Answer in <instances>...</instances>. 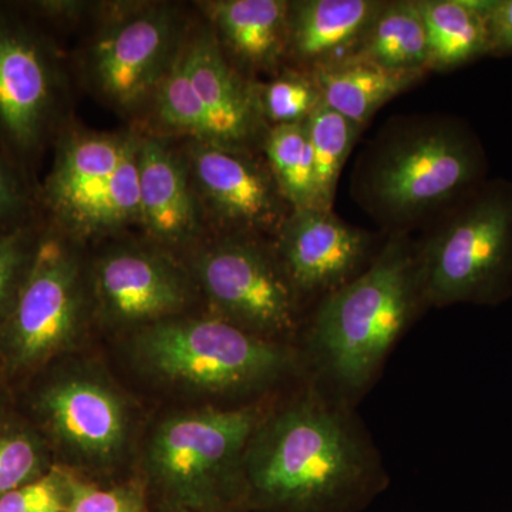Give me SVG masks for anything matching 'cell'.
<instances>
[{
    "label": "cell",
    "mask_w": 512,
    "mask_h": 512,
    "mask_svg": "<svg viewBox=\"0 0 512 512\" xmlns=\"http://www.w3.org/2000/svg\"><path fill=\"white\" fill-rule=\"evenodd\" d=\"M480 143L448 117L396 119L363 151L352 190L379 224L404 229L444 210L484 173Z\"/></svg>",
    "instance_id": "1"
},
{
    "label": "cell",
    "mask_w": 512,
    "mask_h": 512,
    "mask_svg": "<svg viewBox=\"0 0 512 512\" xmlns=\"http://www.w3.org/2000/svg\"><path fill=\"white\" fill-rule=\"evenodd\" d=\"M421 298L419 258L397 234L355 281L330 293L313 338L333 376L349 387L372 377Z\"/></svg>",
    "instance_id": "2"
},
{
    "label": "cell",
    "mask_w": 512,
    "mask_h": 512,
    "mask_svg": "<svg viewBox=\"0 0 512 512\" xmlns=\"http://www.w3.org/2000/svg\"><path fill=\"white\" fill-rule=\"evenodd\" d=\"M362 476L359 451L338 417L301 404L278 417L249 473L259 503L285 512H346Z\"/></svg>",
    "instance_id": "3"
},
{
    "label": "cell",
    "mask_w": 512,
    "mask_h": 512,
    "mask_svg": "<svg viewBox=\"0 0 512 512\" xmlns=\"http://www.w3.org/2000/svg\"><path fill=\"white\" fill-rule=\"evenodd\" d=\"M512 264V187L478 191L451 212L419 256L421 296L436 305L481 301Z\"/></svg>",
    "instance_id": "4"
},
{
    "label": "cell",
    "mask_w": 512,
    "mask_h": 512,
    "mask_svg": "<svg viewBox=\"0 0 512 512\" xmlns=\"http://www.w3.org/2000/svg\"><path fill=\"white\" fill-rule=\"evenodd\" d=\"M138 348L161 375L208 390L264 382L286 362L272 343L221 319L165 320L143 332Z\"/></svg>",
    "instance_id": "5"
},
{
    "label": "cell",
    "mask_w": 512,
    "mask_h": 512,
    "mask_svg": "<svg viewBox=\"0 0 512 512\" xmlns=\"http://www.w3.org/2000/svg\"><path fill=\"white\" fill-rule=\"evenodd\" d=\"M252 410L200 412L165 421L150 448V468L165 503L180 512H212L221 481L255 427Z\"/></svg>",
    "instance_id": "6"
},
{
    "label": "cell",
    "mask_w": 512,
    "mask_h": 512,
    "mask_svg": "<svg viewBox=\"0 0 512 512\" xmlns=\"http://www.w3.org/2000/svg\"><path fill=\"white\" fill-rule=\"evenodd\" d=\"M79 313L76 259L62 238L42 232L18 298L0 330V362L6 372L28 373L46 365L72 340Z\"/></svg>",
    "instance_id": "7"
},
{
    "label": "cell",
    "mask_w": 512,
    "mask_h": 512,
    "mask_svg": "<svg viewBox=\"0 0 512 512\" xmlns=\"http://www.w3.org/2000/svg\"><path fill=\"white\" fill-rule=\"evenodd\" d=\"M37 19L0 6V146L22 164L35 156L55 116L57 66Z\"/></svg>",
    "instance_id": "8"
},
{
    "label": "cell",
    "mask_w": 512,
    "mask_h": 512,
    "mask_svg": "<svg viewBox=\"0 0 512 512\" xmlns=\"http://www.w3.org/2000/svg\"><path fill=\"white\" fill-rule=\"evenodd\" d=\"M178 18L170 8L126 13L94 43L92 74L111 103L130 109L153 97L181 43Z\"/></svg>",
    "instance_id": "9"
},
{
    "label": "cell",
    "mask_w": 512,
    "mask_h": 512,
    "mask_svg": "<svg viewBox=\"0 0 512 512\" xmlns=\"http://www.w3.org/2000/svg\"><path fill=\"white\" fill-rule=\"evenodd\" d=\"M198 276L208 298L235 325L262 333L291 328V279L251 242L225 241L201 255Z\"/></svg>",
    "instance_id": "10"
},
{
    "label": "cell",
    "mask_w": 512,
    "mask_h": 512,
    "mask_svg": "<svg viewBox=\"0 0 512 512\" xmlns=\"http://www.w3.org/2000/svg\"><path fill=\"white\" fill-rule=\"evenodd\" d=\"M188 170L198 201L228 227L239 231L274 229L278 234L293 210L269 167L254 160L248 151L194 140Z\"/></svg>",
    "instance_id": "11"
},
{
    "label": "cell",
    "mask_w": 512,
    "mask_h": 512,
    "mask_svg": "<svg viewBox=\"0 0 512 512\" xmlns=\"http://www.w3.org/2000/svg\"><path fill=\"white\" fill-rule=\"evenodd\" d=\"M127 136L73 134L60 143L40 202L66 231L104 234L107 202Z\"/></svg>",
    "instance_id": "12"
},
{
    "label": "cell",
    "mask_w": 512,
    "mask_h": 512,
    "mask_svg": "<svg viewBox=\"0 0 512 512\" xmlns=\"http://www.w3.org/2000/svg\"><path fill=\"white\" fill-rule=\"evenodd\" d=\"M178 55L207 120V143L248 151L264 121L255 87L238 76L212 32L183 40Z\"/></svg>",
    "instance_id": "13"
},
{
    "label": "cell",
    "mask_w": 512,
    "mask_h": 512,
    "mask_svg": "<svg viewBox=\"0 0 512 512\" xmlns=\"http://www.w3.org/2000/svg\"><path fill=\"white\" fill-rule=\"evenodd\" d=\"M278 238L286 275L302 291L345 285L372 248L366 231L318 208L292 210Z\"/></svg>",
    "instance_id": "14"
},
{
    "label": "cell",
    "mask_w": 512,
    "mask_h": 512,
    "mask_svg": "<svg viewBox=\"0 0 512 512\" xmlns=\"http://www.w3.org/2000/svg\"><path fill=\"white\" fill-rule=\"evenodd\" d=\"M33 407L40 423L64 444L94 457L121 446L126 416L113 393L86 380H62L37 392Z\"/></svg>",
    "instance_id": "15"
},
{
    "label": "cell",
    "mask_w": 512,
    "mask_h": 512,
    "mask_svg": "<svg viewBox=\"0 0 512 512\" xmlns=\"http://www.w3.org/2000/svg\"><path fill=\"white\" fill-rule=\"evenodd\" d=\"M96 285L107 312L124 322L164 318L187 301L181 275L150 252L119 251L106 256L97 266Z\"/></svg>",
    "instance_id": "16"
},
{
    "label": "cell",
    "mask_w": 512,
    "mask_h": 512,
    "mask_svg": "<svg viewBox=\"0 0 512 512\" xmlns=\"http://www.w3.org/2000/svg\"><path fill=\"white\" fill-rule=\"evenodd\" d=\"M375 0H301L289 2L288 43L302 73L350 59L379 10Z\"/></svg>",
    "instance_id": "17"
},
{
    "label": "cell",
    "mask_w": 512,
    "mask_h": 512,
    "mask_svg": "<svg viewBox=\"0 0 512 512\" xmlns=\"http://www.w3.org/2000/svg\"><path fill=\"white\" fill-rule=\"evenodd\" d=\"M140 222L153 237L183 242L197 232L198 201L188 164L157 138H138Z\"/></svg>",
    "instance_id": "18"
},
{
    "label": "cell",
    "mask_w": 512,
    "mask_h": 512,
    "mask_svg": "<svg viewBox=\"0 0 512 512\" xmlns=\"http://www.w3.org/2000/svg\"><path fill=\"white\" fill-rule=\"evenodd\" d=\"M202 8L225 55L255 69H272L286 56L289 2L217 0Z\"/></svg>",
    "instance_id": "19"
},
{
    "label": "cell",
    "mask_w": 512,
    "mask_h": 512,
    "mask_svg": "<svg viewBox=\"0 0 512 512\" xmlns=\"http://www.w3.org/2000/svg\"><path fill=\"white\" fill-rule=\"evenodd\" d=\"M426 72H397L365 60L322 67L309 73L318 87L322 103L340 116L365 127L384 104L419 82Z\"/></svg>",
    "instance_id": "20"
},
{
    "label": "cell",
    "mask_w": 512,
    "mask_h": 512,
    "mask_svg": "<svg viewBox=\"0 0 512 512\" xmlns=\"http://www.w3.org/2000/svg\"><path fill=\"white\" fill-rule=\"evenodd\" d=\"M493 0H419L427 70H450L490 53L487 12Z\"/></svg>",
    "instance_id": "21"
},
{
    "label": "cell",
    "mask_w": 512,
    "mask_h": 512,
    "mask_svg": "<svg viewBox=\"0 0 512 512\" xmlns=\"http://www.w3.org/2000/svg\"><path fill=\"white\" fill-rule=\"evenodd\" d=\"M350 59L397 72H427V36L417 2H382Z\"/></svg>",
    "instance_id": "22"
},
{
    "label": "cell",
    "mask_w": 512,
    "mask_h": 512,
    "mask_svg": "<svg viewBox=\"0 0 512 512\" xmlns=\"http://www.w3.org/2000/svg\"><path fill=\"white\" fill-rule=\"evenodd\" d=\"M306 121L271 127L264 141L269 170L293 210L318 208L315 164Z\"/></svg>",
    "instance_id": "23"
},
{
    "label": "cell",
    "mask_w": 512,
    "mask_h": 512,
    "mask_svg": "<svg viewBox=\"0 0 512 512\" xmlns=\"http://www.w3.org/2000/svg\"><path fill=\"white\" fill-rule=\"evenodd\" d=\"M306 124L315 164L318 210L332 211L340 171L363 127L323 103L316 107Z\"/></svg>",
    "instance_id": "24"
},
{
    "label": "cell",
    "mask_w": 512,
    "mask_h": 512,
    "mask_svg": "<svg viewBox=\"0 0 512 512\" xmlns=\"http://www.w3.org/2000/svg\"><path fill=\"white\" fill-rule=\"evenodd\" d=\"M50 470L36 431L25 424L0 421V498Z\"/></svg>",
    "instance_id": "25"
},
{
    "label": "cell",
    "mask_w": 512,
    "mask_h": 512,
    "mask_svg": "<svg viewBox=\"0 0 512 512\" xmlns=\"http://www.w3.org/2000/svg\"><path fill=\"white\" fill-rule=\"evenodd\" d=\"M256 92L262 117L272 127L303 123L322 103L312 77L302 72L286 73Z\"/></svg>",
    "instance_id": "26"
},
{
    "label": "cell",
    "mask_w": 512,
    "mask_h": 512,
    "mask_svg": "<svg viewBox=\"0 0 512 512\" xmlns=\"http://www.w3.org/2000/svg\"><path fill=\"white\" fill-rule=\"evenodd\" d=\"M40 237L42 232L32 224L0 234V330L12 312Z\"/></svg>",
    "instance_id": "27"
},
{
    "label": "cell",
    "mask_w": 512,
    "mask_h": 512,
    "mask_svg": "<svg viewBox=\"0 0 512 512\" xmlns=\"http://www.w3.org/2000/svg\"><path fill=\"white\" fill-rule=\"evenodd\" d=\"M64 512H148V508L136 487L100 488L67 474Z\"/></svg>",
    "instance_id": "28"
},
{
    "label": "cell",
    "mask_w": 512,
    "mask_h": 512,
    "mask_svg": "<svg viewBox=\"0 0 512 512\" xmlns=\"http://www.w3.org/2000/svg\"><path fill=\"white\" fill-rule=\"evenodd\" d=\"M67 473L52 468L45 476L22 485L0 498V512H64Z\"/></svg>",
    "instance_id": "29"
},
{
    "label": "cell",
    "mask_w": 512,
    "mask_h": 512,
    "mask_svg": "<svg viewBox=\"0 0 512 512\" xmlns=\"http://www.w3.org/2000/svg\"><path fill=\"white\" fill-rule=\"evenodd\" d=\"M32 198L20 164L0 146V234L32 224Z\"/></svg>",
    "instance_id": "30"
},
{
    "label": "cell",
    "mask_w": 512,
    "mask_h": 512,
    "mask_svg": "<svg viewBox=\"0 0 512 512\" xmlns=\"http://www.w3.org/2000/svg\"><path fill=\"white\" fill-rule=\"evenodd\" d=\"M490 53H512V0H494L487 12Z\"/></svg>",
    "instance_id": "31"
},
{
    "label": "cell",
    "mask_w": 512,
    "mask_h": 512,
    "mask_svg": "<svg viewBox=\"0 0 512 512\" xmlns=\"http://www.w3.org/2000/svg\"><path fill=\"white\" fill-rule=\"evenodd\" d=\"M0 406H2V392H0Z\"/></svg>",
    "instance_id": "32"
}]
</instances>
